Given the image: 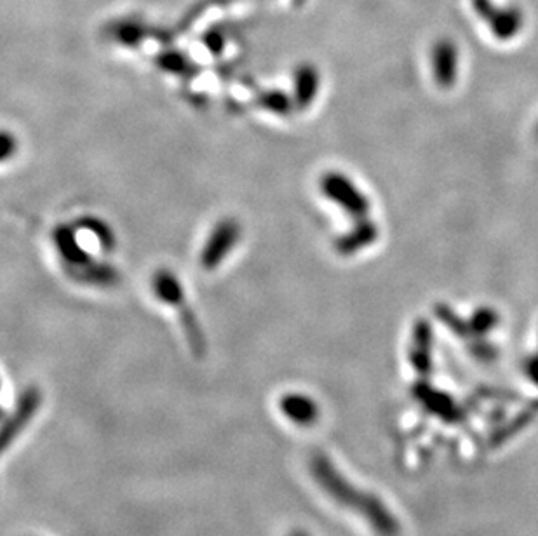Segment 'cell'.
<instances>
[{"label":"cell","mask_w":538,"mask_h":536,"mask_svg":"<svg viewBox=\"0 0 538 536\" xmlns=\"http://www.w3.org/2000/svg\"><path fill=\"white\" fill-rule=\"evenodd\" d=\"M42 394L37 389H28L21 397L18 406L14 409L13 415L7 418L6 422L0 427V456L6 453L7 448L18 439L21 430L28 427L32 422L37 409L41 406Z\"/></svg>","instance_id":"6da1fadb"},{"label":"cell","mask_w":538,"mask_h":536,"mask_svg":"<svg viewBox=\"0 0 538 536\" xmlns=\"http://www.w3.org/2000/svg\"><path fill=\"white\" fill-rule=\"evenodd\" d=\"M237 227L234 223H220V227L216 228L215 234L211 237L209 246H206L202 253V263L204 268H215L216 263L220 262V258H225L234 242L237 241Z\"/></svg>","instance_id":"7a4b0ae2"},{"label":"cell","mask_w":538,"mask_h":536,"mask_svg":"<svg viewBox=\"0 0 538 536\" xmlns=\"http://www.w3.org/2000/svg\"><path fill=\"white\" fill-rule=\"evenodd\" d=\"M281 409L284 415L290 418V422L296 425H310L317 415L314 402L303 396H286L281 401Z\"/></svg>","instance_id":"3957f363"},{"label":"cell","mask_w":538,"mask_h":536,"mask_svg":"<svg viewBox=\"0 0 538 536\" xmlns=\"http://www.w3.org/2000/svg\"><path fill=\"white\" fill-rule=\"evenodd\" d=\"M14 152V138L9 134L0 133V161L7 159Z\"/></svg>","instance_id":"277c9868"},{"label":"cell","mask_w":538,"mask_h":536,"mask_svg":"<svg viewBox=\"0 0 538 536\" xmlns=\"http://www.w3.org/2000/svg\"><path fill=\"white\" fill-rule=\"evenodd\" d=\"M293 536H307V535H303V533H295V535Z\"/></svg>","instance_id":"5b68a950"}]
</instances>
